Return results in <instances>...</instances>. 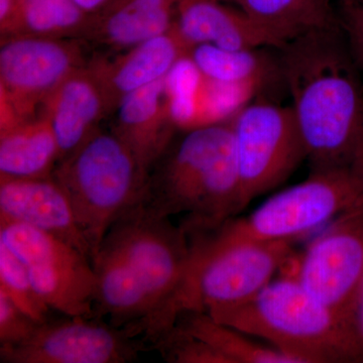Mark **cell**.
I'll use <instances>...</instances> for the list:
<instances>
[{
  "instance_id": "1",
  "label": "cell",
  "mask_w": 363,
  "mask_h": 363,
  "mask_svg": "<svg viewBox=\"0 0 363 363\" xmlns=\"http://www.w3.org/2000/svg\"><path fill=\"white\" fill-rule=\"evenodd\" d=\"M279 52L312 171L352 167L363 131V86L342 26L306 33Z\"/></svg>"
},
{
  "instance_id": "2",
  "label": "cell",
  "mask_w": 363,
  "mask_h": 363,
  "mask_svg": "<svg viewBox=\"0 0 363 363\" xmlns=\"http://www.w3.org/2000/svg\"><path fill=\"white\" fill-rule=\"evenodd\" d=\"M189 257L185 229L154 213L142 201L114 222L92 260L117 288L145 306L147 316L133 334L150 344L167 330L169 308Z\"/></svg>"
},
{
  "instance_id": "3",
  "label": "cell",
  "mask_w": 363,
  "mask_h": 363,
  "mask_svg": "<svg viewBox=\"0 0 363 363\" xmlns=\"http://www.w3.org/2000/svg\"><path fill=\"white\" fill-rule=\"evenodd\" d=\"M143 203L184 225L213 227L242 211L230 121L184 131L150 174Z\"/></svg>"
},
{
  "instance_id": "4",
  "label": "cell",
  "mask_w": 363,
  "mask_h": 363,
  "mask_svg": "<svg viewBox=\"0 0 363 363\" xmlns=\"http://www.w3.org/2000/svg\"><path fill=\"white\" fill-rule=\"evenodd\" d=\"M208 314L262 339L295 363L363 362L352 318L325 305L281 272L252 300Z\"/></svg>"
},
{
  "instance_id": "5",
  "label": "cell",
  "mask_w": 363,
  "mask_h": 363,
  "mask_svg": "<svg viewBox=\"0 0 363 363\" xmlns=\"http://www.w3.org/2000/svg\"><path fill=\"white\" fill-rule=\"evenodd\" d=\"M182 227L188 235L190 257L169 308V326L183 312L208 313L252 300L295 253L293 241L226 240L211 228Z\"/></svg>"
},
{
  "instance_id": "6",
  "label": "cell",
  "mask_w": 363,
  "mask_h": 363,
  "mask_svg": "<svg viewBox=\"0 0 363 363\" xmlns=\"http://www.w3.org/2000/svg\"><path fill=\"white\" fill-rule=\"evenodd\" d=\"M52 177L71 203L93 259L114 222L145 199L150 174L118 135L98 128L60 160Z\"/></svg>"
},
{
  "instance_id": "7",
  "label": "cell",
  "mask_w": 363,
  "mask_h": 363,
  "mask_svg": "<svg viewBox=\"0 0 363 363\" xmlns=\"http://www.w3.org/2000/svg\"><path fill=\"white\" fill-rule=\"evenodd\" d=\"M363 208V177L352 167L312 171L272 196L252 214L212 230L226 240L296 241L341 215Z\"/></svg>"
},
{
  "instance_id": "8",
  "label": "cell",
  "mask_w": 363,
  "mask_h": 363,
  "mask_svg": "<svg viewBox=\"0 0 363 363\" xmlns=\"http://www.w3.org/2000/svg\"><path fill=\"white\" fill-rule=\"evenodd\" d=\"M241 206L281 186L307 160L292 107L250 101L230 121Z\"/></svg>"
},
{
  "instance_id": "9",
  "label": "cell",
  "mask_w": 363,
  "mask_h": 363,
  "mask_svg": "<svg viewBox=\"0 0 363 363\" xmlns=\"http://www.w3.org/2000/svg\"><path fill=\"white\" fill-rule=\"evenodd\" d=\"M77 39L13 35L0 48V133L37 117L71 74L84 67Z\"/></svg>"
},
{
  "instance_id": "10",
  "label": "cell",
  "mask_w": 363,
  "mask_h": 363,
  "mask_svg": "<svg viewBox=\"0 0 363 363\" xmlns=\"http://www.w3.org/2000/svg\"><path fill=\"white\" fill-rule=\"evenodd\" d=\"M0 242L25 266L33 288L52 311L94 317L92 262L65 241L20 222L0 219Z\"/></svg>"
},
{
  "instance_id": "11",
  "label": "cell",
  "mask_w": 363,
  "mask_h": 363,
  "mask_svg": "<svg viewBox=\"0 0 363 363\" xmlns=\"http://www.w3.org/2000/svg\"><path fill=\"white\" fill-rule=\"evenodd\" d=\"M281 272L325 305L352 318L363 277V208L330 222L302 252L294 253Z\"/></svg>"
},
{
  "instance_id": "12",
  "label": "cell",
  "mask_w": 363,
  "mask_h": 363,
  "mask_svg": "<svg viewBox=\"0 0 363 363\" xmlns=\"http://www.w3.org/2000/svg\"><path fill=\"white\" fill-rule=\"evenodd\" d=\"M147 347L123 328L95 317L49 319L26 340L0 346L4 363H125Z\"/></svg>"
},
{
  "instance_id": "13",
  "label": "cell",
  "mask_w": 363,
  "mask_h": 363,
  "mask_svg": "<svg viewBox=\"0 0 363 363\" xmlns=\"http://www.w3.org/2000/svg\"><path fill=\"white\" fill-rule=\"evenodd\" d=\"M0 219L51 234L77 248L92 262V252L79 228L71 203L52 176L0 178Z\"/></svg>"
},
{
  "instance_id": "14",
  "label": "cell",
  "mask_w": 363,
  "mask_h": 363,
  "mask_svg": "<svg viewBox=\"0 0 363 363\" xmlns=\"http://www.w3.org/2000/svg\"><path fill=\"white\" fill-rule=\"evenodd\" d=\"M123 51L87 63L104 91L109 113L130 93L166 77L179 60L190 54V48L173 28Z\"/></svg>"
},
{
  "instance_id": "15",
  "label": "cell",
  "mask_w": 363,
  "mask_h": 363,
  "mask_svg": "<svg viewBox=\"0 0 363 363\" xmlns=\"http://www.w3.org/2000/svg\"><path fill=\"white\" fill-rule=\"evenodd\" d=\"M174 28L190 51L204 44L225 50H279L286 45L240 9L221 0H181Z\"/></svg>"
},
{
  "instance_id": "16",
  "label": "cell",
  "mask_w": 363,
  "mask_h": 363,
  "mask_svg": "<svg viewBox=\"0 0 363 363\" xmlns=\"http://www.w3.org/2000/svg\"><path fill=\"white\" fill-rule=\"evenodd\" d=\"M112 131L150 174L173 142L177 128L169 111L164 78L123 98Z\"/></svg>"
},
{
  "instance_id": "17",
  "label": "cell",
  "mask_w": 363,
  "mask_h": 363,
  "mask_svg": "<svg viewBox=\"0 0 363 363\" xmlns=\"http://www.w3.org/2000/svg\"><path fill=\"white\" fill-rule=\"evenodd\" d=\"M40 114L47 117L56 135L60 161L97 130L109 112L104 91L86 64L54 91Z\"/></svg>"
},
{
  "instance_id": "18",
  "label": "cell",
  "mask_w": 363,
  "mask_h": 363,
  "mask_svg": "<svg viewBox=\"0 0 363 363\" xmlns=\"http://www.w3.org/2000/svg\"><path fill=\"white\" fill-rule=\"evenodd\" d=\"M181 0H112L91 14L84 37L114 50L130 49L169 32L176 23Z\"/></svg>"
},
{
  "instance_id": "19",
  "label": "cell",
  "mask_w": 363,
  "mask_h": 363,
  "mask_svg": "<svg viewBox=\"0 0 363 363\" xmlns=\"http://www.w3.org/2000/svg\"><path fill=\"white\" fill-rule=\"evenodd\" d=\"M59 159L56 135L42 114L0 133V178H45Z\"/></svg>"
},
{
  "instance_id": "20",
  "label": "cell",
  "mask_w": 363,
  "mask_h": 363,
  "mask_svg": "<svg viewBox=\"0 0 363 363\" xmlns=\"http://www.w3.org/2000/svg\"><path fill=\"white\" fill-rule=\"evenodd\" d=\"M238 7L285 44L306 33L339 28L331 0H221Z\"/></svg>"
},
{
  "instance_id": "21",
  "label": "cell",
  "mask_w": 363,
  "mask_h": 363,
  "mask_svg": "<svg viewBox=\"0 0 363 363\" xmlns=\"http://www.w3.org/2000/svg\"><path fill=\"white\" fill-rule=\"evenodd\" d=\"M174 325L211 346L226 363H295L269 344L217 321L206 312L181 313Z\"/></svg>"
},
{
  "instance_id": "22",
  "label": "cell",
  "mask_w": 363,
  "mask_h": 363,
  "mask_svg": "<svg viewBox=\"0 0 363 363\" xmlns=\"http://www.w3.org/2000/svg\"><path fill=\"white\" fill-rule=\"evenodd\" d=\"M189 55L211 80L248 83L262 89L276 79L283 81L279 57L272 58L264 49L225 50L204 44L193 47Z\"/></svg>"
},
{
  "instance_id": "23",
  "label": "cell",
  "mask_w": 363,
  "mask_h": 363,
  "mask_svg": "<svg viewBox=\"0 0 363 363\" xmlns=\"http://www.w3.org/2000/svg\"><path fill=\"white\" fill-rule=\"evenodd\" d=\"M91 14L72 0H20L13 35L83 40Z\"/></svg>"
},
{
  "instance_id": "24",
  "label": "cell",
  "mask_w": 363,
  "mask_h": 363,
  "mask_svg": "<svg viewBox=\"0 0 363 363\" xmlns=\"http://www.w3.org/2000/svg\"><path fill=\"white\" fill-rule=\"evenodd\" d=\"M204 75L190 55L179 60L164 77L169 111L177 130L201 126V93Z\"/></svg>"
},
{
  "instance_id": "25",
  "label": "cell",
  "mask_w": 363,
  "mask_h": 363,
  "mask_svg": "<svg viewBox=\"0 0 363 363\" xmlns=\"http://www.w3.org/2000/svg\"><path fill=\"white\" fill-rule=\"evenodd\" d=\"M0 292L35 321L50 319L52 310L38 295L23 262L6 245L0 242Z\"/></svg>"
},
{
  "instance_id": "26",
  "label": "cell",
  "mask_w": 363,
  "mask_h": 363,
  "mask_svg": "<svg viewBox=\"0 0 363 363\" xmlns=\"http://www.w3.org/2000/svg\"><path fill=\"white\" fill-rule=\"evenodd\" d=\"M262 90L255 84L221 82L204 76L201 93V126L231 121Z\"/></svg>"
},
{
  "instance_id": "27",
  "label": "cell",
  "mask_w": 363,
  "mask_h": 363,
  "mask_svg": "<svg viewBox=\"0 0 363 363\" xmlns=\"http://www.w3.org/2000/svg\"><path fill=\"white\" fill-rule=\"evenodd\" d=\"M152 350L171 363H226V360L201 339L182 330L176 325L152 343Z\"/></svg>"
},
{
  "instance_id": "28",
  "label": "cell",
  "mask_w": 363,
  "mask_h": 363,
  "mask_svg": "<svg viewBox=\"0 0 363 363\" xmlns=\"http://www.w3.org/2000/svg\"><path fill=\"white\" fill-rule=\"evenodd\" d=\"M39 324L16 307L6 294L0 292V346L23 342Z\"/></svg>"
},
{
  "instance_id": "29",
  "label": "cell",
  "mask_w": 363,
  "mask_h": 363,
  "mask_svg": "<svg viewBox=\"0 0 363 363\" xmlns=\"http://www.w3.org/2000/svg\"><path fill=\"white\" fill-rule=\"evenodd\" d=\"M341 26L351 54L363 70V4H351L346 7Z\"/></svg>"
},
{
  "instance_id": "30",
  "label": "cell",
  "mask_w": 363,
  "mask_h": 363,
  "mask_svg": "<svg viewBox=\"0 0 363 363\" xmlns=\"http://www.w3.org/2000/svg\"><path fill=\"white\" fill-rule=\"evenodd\" d=\"M20 0H0V35L1 40L11 37L16 26Z\"/></svg>"
},
{
  "instance_id": "31",
  "label": "cell",
  "mask_w": 363,
  "mask_h": 363,
  "mask_svg": "<svg viewBox=\"0 0 363 363\" xmlns=\"http://www.w3.org/2000/svg\"><path fill=\"white\" fill-rule=\"evenodd\" d=\"M352 318L358 340H359L363 351V277L359 288H358L357 298H355Z\"/></svg>"
},
{
  "instance_id": "32",
  "label": "cell",
  "mask_w": 363,
  "mask_h": 363,
  "mask_svg": "<svg viewBox=\"0 0 363 363\" xmlns=\"http://www.w3.org/2000/svg\"><path fill=\"white\" fill-rule=\"evenodd\" d=\"M72 1L77 4L85 13L93 14L101 11L107 4H111L112 0H72Z\"/></svg>"
},
{
  "instance_id": "33",
  "label": "cell",
  "mask_w": 363,
  "mask_h": 363,
  "mask_svg": "<svg viewBox=\"0 0 363 363\" xmlns=\"http://www.w3.org/2000/svg\"><path fill=\"white\" fill-rule=\"evenodd\" d=\"M352 168L357 169L358 173L363 177V131L359 149H358L357 157H355V161L353 162Z\"/></svg>"
}]
</instances>
